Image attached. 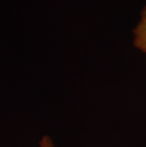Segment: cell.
I'll return each mask as SVG.
<instances>
[{
    "label": "cell",
    "mask_w": 146,
    "mask_h": 147,
    "mask_svg": "<svg viewBox=\"0 0 146 147\" xmlns=\"http://www.w3.org/2000/svg\"><path fill=\"white\" fill-rule=\"evenodd\" d=\"M133 45L137 49L146 53V6L142 8L133 29Z\"/></svg>",
    "instance_id": "6da1fadb"
},
{
    "label": "cell",
    "mask_w": 146,
    "mask_h": 147,
    "mask_svg": "<svg viewBox=\"0 0 146 147\" xmlns=\"http://www.w3.org/2000/svg\"><path fill=\"white\" fill-rule=\"evenodd\" d=\"M39 147H54V143L48 136H44L40 140Z\"/></svg>",
    "instance_id": "7a4b0ae2"
}]
</instances>
